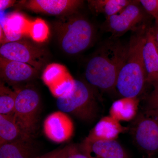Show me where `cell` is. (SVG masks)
Masks as SVG:
<instances>
[{
    "mask_svg": "<svg viewBox=\"0 0 158 158\" xmlns=\"http://www.w3.org/2000/svg\"><path fill=\"white\" fill-rule=\"evenodd\" d=\"M128 49V44L118 39L110 38L106 41L86 65L85 77L88 84L103 91L114 89Z\"/></svg>",
    "mask_w": 158,
    "mask_h": 158,
    "instance_id": "obj_1",
    "label": "cell"
},
{
    "mask_svg": "<svg viewBox=\"0 0 158 158\" xmlns=\"http://www.w3.org/2000/svg\"><path fill=\"white\" fill-rule=\"evenodd\" d=\"M148 27L134 31L128 44L126 59L119 71L116 88L123 98H138L147 83L143 48Z\"/></svg>",
    "mask_w": 158,
    "mask_h": 158,
    "instance_id": "obj_2",
    "label": "cell"
},
{
    "mask_svg": "<svg viewBox=\"0 0 158 158\" xmlns=\"http://www.w3.org/2000/svg\"><path fill=\"white\" fill-rule=\"evenodd\" d=\"M59 111L71 114L84 121L96 117L98 107L93 89L89 84L75 80L73 90L65 96L57 98Z\"/></svg>",
    "mask_w": 158,
    "mask_h": 158,
    "instance_id": "obj_3",
    "label": "cell"
},
{
    "mask_svg": "<svg viewBox=\"0 0 158 158\" xmlns=\"http://www.w3.org/2000/svg\"><path fill=\"white\" fill-rule=\"evenodd\" d=\"M60 43L65 53L76 55L88 48L95 36V30L88 19L79 15H73L63 25Z\"/></svg>",
    "mask_w": 158,
    "mask_h": 158,
    "instance_id": "obj_4",
    "label": "cell"
},
{
    "mask_svg": "<svg viewBox=\"0 0 158 158\" xmlns=\"http://www.w3.org/2000/svg\"><path fill=\"white\" fill-rule=\"evenodd\" d=\"M40 98L36 90L26 88L18 91L13 117L23 135L32 139L37 127Z\"/></svg>",
    "mask_w": 158,
    "mask_h": 158,
    "instance_id": "obj_5",
    "label": "cell"
},
{
    "mask_svg": "<svg viewBox=\"0 0 158 158\" xmlns=\"http://www.w3.org/2000/svg\"><path fill=\"white\" fill-rule=\"evenodd\" d=\"M148 16L140 1H132L118 13L106 18L103 28L112 34L110 38L118 39L128 31L147 27Z\"/></svg>",
    "mask_w": 158,
    "mask_h": 158,
    "instance_id": "obj_6",
    "label": "cell"
},
{
    "mask_svg": "<svg viewBox=\"0 0 158 158\" xmlns=\"http://www.w3.org/2000/svg\"><path fill=\"white\" fill-rule=\"evenodd\" d=\"M132 128L134 141L148 157L158 153V118L141 114L136 118Z\"/></svg>",
    "mask_w": 158,
    "mask_h": 158,
    "instance_id": "obj_7",
    "label": "cell"
},
{
    "mask_svg": "<svg viewBox=\"0 0 158 158\" xmlns=\"http://www.w3.org/2000/svg\"><path fill=\"white\" fill-rule=\"evenodd\" d=\"M74 130L73 123L70 116L59 110L51 113L44 122V135L56 143L68 141L72 137Z\"/></svg>",
    "mask_w": 158,
    "mask_h": 158,
    "instance_id": "obj_8",
    "label": "cell"
},
{
    "mask_svg": "<svg viewBox=\"0 0 158 158\" xmlns=\"http://www.w3.org/2000/svg\"><path fill=\"white\" fill-rule=\"evenodd\" d=\"M43 80L56 98L65 96L73 90L75 80L62 66L51 65L45 69Z\"/></svg>",
    "mask_w": 158,
    "mask_h": 158,
    "instance_id": "obj_9",
    "label": "cell"
},
{
    "mask_svg": "<svg viewBox=\"0 0 158 158\" xmlns=\"http://www.w3.org/2000/svg\"><path fill=\"white\" fill-rule=\"evenodd\" d=\"M83 1L77 0H31L24 2L27 9L52 15L73 14Z\"/></svg>",
    "mask_w": 158,
    "mask_h": 158,
    "instance_id": "obj_10",
    "label": "cell"
},
{
    "mask_svg": "<svg viewBox=\"0 0 158 158\" xmlns=\"http://www.w3.org/2000/svg\"><path fill=\"white\" fill-rule=\"evenodd\" d=\"M81 144L90 158H129L124 148L116 140L89 141Z\"/></svg>",
    "mask_w": 158,
    "mask_h": 158,
    "instance_id": "obj_11",
    "label": "cell"
},
{
    "mask_svg": "<svg viewBox=\"0 0 158 158\" xmlns=\"http://www.w3.org/2000/svg\"><path fill=\"white\" fill-rule=\"evenodd\" d=\"M35 69L27 63L1 57V75L7 81L16 84L29 81L37 73Z\"/></svg>",
    "mask_w": 158,
    "mask_h": 158,
    "instance_id": "obj_12",
    "label": "cell"
},
{
    "mask_svg": "<svg viewBox=\"0 0 158 158\" xmlns=\"http://www.w3.org/2000/svg\"><path fill=\"white\" fill-rule=\"evenodd\" d=\"M128 129L111 116H105L97 123L86 139L92 141L116 140L120 134Z\"/></svg>",
    "mask_w": 158,
    "mask_h": 158,
    "instance_id": "obj_13",
    "label": "cell"
},
{
    "mask_svg": "<svg viewBox=\"0 0 158 158\" xmlns=\"http://www.w3.org/2000/svg\"><path fill=\"white\" fill-rule=\"evenodd\" d=\"M142 53L147 83L152 85L158 81V50L151 27H148L146 31Z\"/></svg>",
    "mask_w": 158,
    "mask_h": 158,
    "instance_id": "obj_14",
    "label": "cell"
},
{
    "mask_svg": "<svg viewBox=\"0 0 158 158\" xmlns=\"http://www.w3.org/2000/svg\"><path fill=\"white\" fill-rule=\"evenodd\" d=\"M31 23L22 14L16 12L6 16L1 22V28L8 42L17 41L29 34Z\"/></svg>",
    "mask_w": 158,
    "mask_h": 158,
    "instance_id": "obj_15",
    "label": "cell"
},
{
    "mask_svg": "<svg viewBox=\"0 0 158 158\" xmlns=\"http://www.w3.org/2000/svg\"><path fill=\"white\" fill-rule=\"evenodd\" d=\"M1 57L7 60L27 63L37 67V64L33 51L26 44L19 41L7 42L0 48Z\"/></svg>",
    "mask_w": 158,
    "mask_h": 158,
    "instance_id": "obj_16",
    "label": "cell"
},
{
    "mask_svg": "<svg viewBox=\"0 0 158 158\" xmlns=\"http://www.w3.org/2000/svg\"><path fill=\"white\" fill-rule=\"evenodd\" d=\"M32 139H19L0 146V158H36Z\"/></svg>",
    "mask_w": 158,
    "mask_h": 158,
    "instance_id": "obj_17",
    "label": "cell"
},
{
    "mask_svg": "<svg viewBox=\"0 0 158 158\" xmlns=\"http://www.w3.org/2000/svg\"><path fill=\"white\" fill-rule=\"evenodd\" d=\"M139 103L138 98H123L113 103L110 116L118 122L131 121L137 115Z\"/></svg>",
    "mask_w": 158,
    "mask_h": 158,
    "instance_id": "obj_18",
    "label": "cell"
},
{
    "mask_svg": "<svg viewBox=\"0 0 158 158\" xmlns=\"http://www.w3.org/2000/svg\"><path fill=\"white\" fill-rule=\"evenodd\" d=\"M22 138L27 139L23 135L13 116L0 114V146Z\"/></svg>",
    "mask_w": 158,
    "mask_h": 158,
    "instance_id": "obj_19",
    "label": "cell"
},
{
    "mask_svg": "<svg viewBox=\"0 0 158 158\" xmlns=\"http://www.w3.org/2000/svg\"><path fill=\"white\" fill-rule=\"evenodd\" d=\"M131 0H97L88 1L90 9L95 14H103L106 18L118 13Z\"/></svg>",
    "mask_w": 158,
    "mask_h": 158,
    "instance_id": "obj_20",
    "label": "cell"
},
{
    "mask_svg": "<svg viewBox=\"0 0 158 158\" xmlns=\"http://www.w3.org/2000/svg\"><path fill=\"white\" fill-rule=\"evenodd\" d=\"M17 92L1 84L0 88V114L13 116Z\"/></svg>",
    "mask_w": 158,
    "mask_h": 158,
    "instance_id": "obj_21",
    "label": "cell"
},
{
    "mask_svg": "<svg viewBox=\"0 0 158 158\" xmlns=\"http://www.w3.org/2000/svg\"><path fill=\"white\" fill-rule=\"evenodd\" d=\"M29 34L34 41L44 42L48 39L49 34L48 26L44 20L37 19L31 23Z\"/></svg>",
    "mask_w": 158,
    "mask_h": 158,
    "instance_id": "obj_22",
    "label": "cell"
},
{
    "mask_svg": "<svg viewBox=\"0 0 158 158\" xmlns=\"http://www.w3.org/2000/svg\"><path fill=\"white\" fill-rule=\"evenodd\" d=\"M152 85L153 90L148 97L145 113L158 118V81Z\"/></svg>",
    "mask_w": 158,
    "mask_h": 158,
    "instance_id": "obj_23",
    "label": "cell"
},
{
    "mask_svg": "<svg viewBox=\"0 0 158 158\" xmlns=\"http://www.w3.org/2000/svg\"><path fill=\"white\" fill-rule=\"evenodd\" d=\"M67 158H90L81 143L67 146Z\"/></svg>",
    "mask_w": 158,
    "mask_h": 158,
    "instance_id": "obj_24",
    "label": "cell"
},
{
    "mask_svg": "<svg viewBox=\"0 0 158 158\" xmlns=\"http://www.w3.org/2000/svg\"><path fill=\"white\" fill-rule=\"evenodd\" d=\"M140 2L150 16L158 20V0H140Z\"/></svg>",
    "mask_w": 158,
    "mask_h": 158,
    "instance_id": "obj_25",
    "label": "cell"
},
{
    "mask_svg": "<svg viewBox=\"0 0 158 158\" xmlns=\"http://www.w3.org/2000/svg\"><path fill=\"white\" fill-rule=\"evenodd\" d=\"M62 149L63 148L55 150L44 155L37 156L36 158H57L62 152Z\"/></svg>",
    "mask_w": 158,
    "mask_h": 158,
    "instance_id": "obj_26",
    "label": "cell"
},
{
    "mask_svg": "<svg viewBox=\"0 0 158 158\" xmlns=\"http://www.w3.org/2000/svg\"><path fill=\"white\" fill-rule=\"evenodd\" d=\"M151 29L158 50V20H155L154 25L151 27Z\"/></svg>",
    "mask_w": 158,
    "mask_h": 158,
    "instance_id": "obj_27",
    "label": "cell"
},
{
    "mask_svg": "<svg viewBox=\"0 0 158 158\" xmlns=\"http://www.w3.org/2000/svg\"><path fill=\"white\" fill-rule=\"evenodd\" d=\"M15 1L10 0H1L0 1V9L1 11L6 9L9 6L13 5Z\"/></svg>",
    "mask_w": 158,
    "mask_h": 158,
    "instance_id": "obj_28",
    "label": "cell"
},
{
    "mask_svg": "<svg viewBox=\"0 0 158 158\" xmlns=\"http://www.w3.org/2000/svg\"><path fill=\"white\" fill-rule=\"evenodd\" d=\"M57 158H67V146L63 148L62 152Z\"/></svg>",
    "mask_w": 158,
    "mask_h": 158,
    "instance_id": "obj_29",
    "label": "cell"
},
{
    "mask_svg": "<svg viewBox=\"0 0 158 158\" xmlns=\"http://www.w3.org/2000/svg\"><path fill=\"white\" fill-rule=\"evenodd\" d=\"M145 158H158L154 157H146Z\"/></svg>",
    "mask_w": 158,
    "mask_h": 158,
    "instance_id": "obj_30",
    "label": "cell"
}]
</instances>
